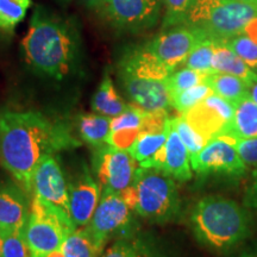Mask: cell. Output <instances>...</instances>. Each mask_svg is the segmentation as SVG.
<instances>
[{
	"instance_id": "6da1fadb",
	"label": "cell",
	"mask_w": 257,
	"mask_h": 257,
	"mask_svg": "<svg viewBox=\"0 0 257 257\" xmlns=\"http://www.w3.org/2000/svg\"><path fill=\"white\" fill-rule=\"evenodd\" d=\"M81 146L69 126L36 111L0 113V166L32 194V175L42 160Z\"/></svg>"
},
{
	"instance_id": "7a4b0ae2",
	"label": "cell",
	"mask_w": 257,
	"mask_h": 257,
	"mask_svg": "<svg viewBox=\"0 0 257 257\" xmlns=\"http://www.w3.org/2000/svg\"><path fill=\"white\" fill-rule=\"evenodd\" d=\"M80 48L79 30L72 19L37 6L22 42L25 61L34 72L62 80L78 63Z\"/></svg>"
},
{
	"instance_id": "3957f363",
	"label": "cell",
	"mask_w": 257,
	"mask_h": 257,
	"mask_svg": "<svg viewBox=\"0 0 257 257\" xmlns=\"http://www.w3.org/2000/svg\"><path fill=\"white\" fill-rule=\"evenodd\" d=\"M197 239L207 248L225 251L238 245L248 236L249 220L236 201L208 195L197 202L191 213Z\"/></svg>"
},
{
	"instance_id": "277c9868",
	"label": "cell",
	"mask_w": 257,
	"mask_h": 257,
	"mask_svg": "<svg viewBox=\"0 0 257 257\" xmlns=\"http://www.w3.org/2000/svg\"><path fill=\"white\" fill-rule=\"evenodd\" d=\"M121 195L134 212L156 223L174 219L180 210L174 179L156 168L138 167L133 184Z\"/></svg>"
},
{
	"instance_id": "5b68a950",
	"label": "cell",
	"mask_w": 257,
	"mask_h": 257,
	"mask_svg": "<svg viewBox=\"0 0 257 257\" xmlns=\"http://www.w3.org/2000/svg\"><path fill=\"white\" fill-rule=\"evenodd\" d=\"M257 18V5L232 0H195L182 25L201 30L213 41L226 42L243 34Z\"/></svg>"
},
{
	"instance_id": "8992f818",
	"label": "cell",
	"mask_w": 257,
	"mask_h": 257,
	"mask_svg": "<svg viewBox=\"0 0 257 257\" xmlns=\"http://www.w3.org/2000/svg\"><path fill=\"white\" fill-rule=\"evenodd\" d=\"M76 230L73 220L42 199L32 197L24 229L29 257H46L60 250L67 234Z\"/></svg>"
},
{
	"instance_id": "52a82bcc",
	"label": "cell",
	"mask_w": 257,
	"mask_h": 257,
	"mask_svg": "<svg viewBox=\"0 0 257 257\" xmlns=\"http://www.w3.org/2000/svg\"><path fill=\"white\" fill-rule=\"evenodd\" d=\"M133 212L120 193L102 188L98 206L85 226L100 251L110 237L134 231Z\"/></svg>"
},
{
	"instance_id": "ba28073f",
	"label": "cell",
	"mask_w": 257,
	"mask_h": 257,
	"mask_svg": "<svg viewBox=\"0 0 257 257\" xmlns=\"http://www.w3.org/2000/svg\"><path fill=\"white\" fill-rule=\"evenodd\" d=\"M165 0H102L99 10L111 25L127 32H141L155 27Z\"/></svg>"
},
{
	"instance_id": "9c48e42d",
	"label": "cell",
	"mask_w": 257,
	"mask_h": 257,
	"mask_svg": "<svg viewBox=\"0 0 257 257\" xmlns=\"http://www.w3.org/2000/svg\"><path fill=\"white\" fill-rule=\"evenodd\" d=\"M93 168L102 188L124 193L133 184L137 169V161L127 150L105 143L95 148L93 154Z\"/></svg>"
},
{
	"instance_id": "30bf717a",
	"label": "cell",
	"mask_w": 257,
	"mask_h": 257,
	"mask_svg": "<svg viewBox=\"0 0 257 257\" xmlns=\"http://www.w3.org/2000/svg\"><path fill=\"white\" fill-rule=\"evenodd\" d=\"M206 38L208 37L201 30L188 25H178L165 29L146 47L161 62L175 70L180 64H184L189 53Z\"/></svg>"
},
{
	"instance_id": "8fae6325",
	"label": "cell",
	"mask_w": 257,
	"mask_h": 257,
	"mask_svg": "<svg viewBox=\"0 0 257 257\" xmlns=\"http://www.w3.org/2000/svg\"><path fill=\"white\" fill-rule=\"evenodd\" d=\"M32 194L72 219L69 186L55 155L48 156L38 163L32 175Z\"/></svg>"
},
{
	"instance_id": "7c38bea8",
	"label": "cell",
	"mask_w": 257,
	"mask_h": 257,
	"mask_svg": "<svg viewBox=\"0 0 257 257\" xmlns=\"http://www.w3.org/2000/svg\"><path fill=\"white\" fill-rule=\"evenodd\" d=\"M191 166L199 175H240L246 168L233 144L221 136L211 138L201 152L191 160Z\"/></svg>"
},
{
	"instance_id": "4fadbf2b",
	"label": "cell",
	"mask_w": 257,
	"mask_h": 257,
	"mask_svg": "<svg viewBox=\"0 0 257 257\" xmlns=\"http://www.w3.org/2000/svg\"><path fill=\"white\" fill-rule=\"evenodd\" d=\"M118 75L133 104L147 112L168 111L170 96L167 88V80H160L118 69Z\"/></svg>"
},
{
	"instance_id": "5bb4252c",
	"label": "cell",
	"mask_w": 257,
	"mask_h": 257,
	"mask_svg": "<svg viewBox=\"0 0 257 257\" xmlns=\"http://www.w3.org/2000/svg\"><path fill=\"white\" fill-rule=\"evenodd\" d=\"M233 110L234 106L230 101L212 93L191 110L182 113V117L208 142L211 138L219 136L225 125L232 118Z\"/></svg>"
},
{
	"instance_id": "9a60e30c",
	"label": "cell",
	"mask_w": 257,
	"mask_h": 257,
	"mask_svg": "<svg viewBox=\"0 0 257 257\" xmlns=\"http://www.w3.org/2000/svg\"><path fill=\"white\" fill-rule=\"evenodd\" d=\"M140 167L160 169L178 181L185 182L192 179L191 157L187 148L176 133L172 118H168L167 120V141L165 147L153 160Z\"/></svg>"
},
{
	"instance_id": "2e32d148",
	"label": "cell",
	"mask_w": 257,
	"mask_h": 257,
	"mask_svg": "<svg viewBox=\"0 0 257 257\" xmlns=\"http://www.w3.org/2000/svg\"><path fill=\"white\" fill-rule=\"evenodd\" d=\"M68 186L70 217L76 229H79L86 226L91 220L100 200V186L85 166Z\"/></svg>"
},
{
	"instance_id": "e0dca14e",
	"label": "cell",
	"mask_w": 257,
	"mask_h": 257,
	"mask_svg": "<svg viewBox=\"0 0 257 257\" xmlns=\"http://www.w3.org/2000/svg\"><path fill=\"white\" fill-rule=\"evenodd\" d=\"M19 185L0 182V229L3 233L25 229L31 202Z\"/></svg>"
},
{
	"instance_id": "ac0fdd59",
	"label": "cell",
	"mask_w": 257,
	"mask_h": 257,
	"mask_svg": "<svg viewBox=\"0 0 257 257\" xmlns=\"http://www.w3.org/2000/svg\"><path fill=\"white\" fill-rule=\"evenodd\" d=\"M101 257H169L155 239L138 231L118 236Z\"/></svg>"
},
{
	"instance_id": "d6986e66",
	"label": "cell",
	"mask_w": 257,
	"mask_h": 257,
	"mask_svg": "<svg viewBox=\"0 0 257 257\" xmlns=\"http://www.w3.org/2000/svg\"><path fill=\"white\" fill-rule=\"evenodd\" d=\"M234 106L231 120L225 125L219 136L233 138H257V104L249 96ZM218 137V136H217Z\"/></svg>"
},
{
	"instance_id": "ffe728a7",
	"label": "cell",
	"mask_w": 257,
	"mask_h": 257,
	"mask_svg": "<svg viewBox=\"0 0 257 257\" xmlns=\"http://www.w3.org/2000/svg\"><path fill=\"white\" fill-rule=\"evenodd\" d=\"M216 42V46H214L213 60H212V70L213 72L226 73L238 76L244 81L248 82V85L257 78V73L253 72L233 50L230 49L226 42Z\"/></svg>"
},
{
	"instance_id": "44dd1931",
	"label": "cell",
	"mask_w": 257,
	"mask_h": 257,
	"mask_svg": "<svg viewBox=\"0 0 257 257\" xmlns=\"http://www.w3.org/2000/svg\"><path fill=\"white\" fill-rule=\"evenodd\" d=\"M204 82L210 86L214 94L221 96L232 105L248 96V82L231 74L212 72L207 74Z\"/></svg>"
},
{
	"instance_id": "7402d4cb",
	"label": "cell",
	"mask_w": 257,
	"mask_h": 257,
	"mask_svg": "<svg viewBox=\"0 0 257 257\" xmlns=\"http://www.w3.org/2000/svg\"><path fill=\"white\" fill-rule=\"evenodd\" d=\"M126 107L127 104H125V101L120 98L115 91L112 79L106 74L94 95H93V111L99 114L106 115V117L114 118L123 113L126 110Z\"/></svg>"
},
{
	"instance_id": "603a6c76",
	"label": "cell",
	"mask_w": 257,
	"mask_h": 257,
	"mask_svg": "<svg viewBox=\"0 0 257 257\" xmlns=\"http://www.w3.org/2000/svg\"><path fill=\"white\" fill-rule=\"evenodd\" d=\"M112 118L99 113L80 114L76 121L80 136L89 146L98 148L106 143L111 131Z\"/></svg>"
},
{
	"instance_id": "cb8c5ba5",
	"label": "cell",
	"mask_w": 257,
	"mask_h": 257,
	"mask_svg": "<svg viewBox=\"0 0 257 257\" xmlns=\"http://www.w3.org/2000/svg\"><path fill=\"white\" fill-rule=\"evenodd\" d=\"M166 141L167 125L166 130L161 133H141L133 147L128 149V153L137 161L138 165L143 166L160 153V150L165 147Z\"/></svg>"
},
{
	"instance_id": "d4e9b609",
	"label": "cell",
	"mask_w": 257,
	"mask_h": 257,
	"mask_svg": "<svg viewBox=\"0 0 257 257\" xmlns=\"http://www.w3.org/2000/svg\"><path fill=\"white\" fill-rule=\"evenodd\" d=\"M61 250L64 257H98L101 253L85 226L67 234Z\"/></svg>"
},
{
	"instance_id": "484cf974",
	"label": "cell",
	"mask_w": 257,
	"mask_h": 257,
	"mask_svg": "<svg viewBox=\"0 0 257 257\" xmlns=\"http://www.w3.org/2000/svg\"><path fill=\"white\" fill-rule=\"evenodd\" d=\"M32 0H0V31L14 32L27 16Z\"/></svg>"
},
{
	"instance_id": "4316f807",
	"label": "cell",
	"mask_w": 257,
	"mask_h": 257,
	"mask_svg": "<svg viewBox=\"0 0 257 257\" xmlns=\"http://www.w3.org/2000/svg\"><path fill=\"white\" fill-rule=\"evenodd\" d=\"M207 73L198 72V70H193L191 68H187V67L180 70H174L167 78L166 81L169 96L172 98V96L179 94V93L184 92L186 89L194 87L199 83L204 82Z\"/></svg>"
},
{
	"instance_id": "83f0119b",
	"label": "cell",
	"mask_w": 257,
	"mask_h": 257,
	"mask_svg": "<svg viewBox=\"0 0 257 257\" xmlns=\"http://www.w3.org/2000/svg\"><path fill=\"white\" fill-rule=\"evenodd\" d=\"M214 46H216V42L211 38L201 41L189 53L187 59L185 60L184 66L201 73H212L213 72L212 70V60H213Z\"/></svg>"
},
{
	"instance_id": "f1b7e54d",
	"label": "cell",
	"mask_w": 257,
	"mask_h": 257,
	"mask_svg": "<svg viewBox=\"0 0 257 257\" xmlns=\"http://www.w3.org/2000/svg\"><path fill=\"white\" fill-rule=\"evenodd\" d=\"M212 93L213 92H212L210 86L207 83L201 82L194 86V87H191L179 93V94L172 96L170 98V106L180 112V114H182L191 110L192 107H194L195 105H198L199 102H201Z\"/></svg>"
},
{
	"instance_id": "f546056e",
	"label": "cell",
	"mask_w": 257,
	"mask_h": 257,
	"mask_svg": "<svg viewBox=\"0 0 257 257\" xmlns=\"http://www.w3.org/2000/svg\"><path fill=\"white\" fill-rule=\"evenodd\" d=\"M172 121L176 133L179 134L180 138L187 148L191 160L194 159L201 152L202 148L206 146L207 141L197 130L192 127V125L182 117V114H180L179 117L172 118Z\"/></svg>"
},
{
	"instance_id": "4dcf8cb0",
	"label": "cell",
	"mask_w": 257,
	"mask_h": 257,
	"mask_svg": "<svg viewBox=\"0 0 257 257\" xmlns=\"http://www.w3.org/2000/svg\"><path fill=\"white\" fill-rule=\"evenodd\" d=\"M226 44L253 72L257 73V42L255 40L248 35L240 34L226 41Z\"/></svg>"
},
{
	"instance_id": "1f68e13d",
	"label": "cell",
	"mask_w": 257,
	"mask_h": 257,
	"mask_svg": "<svg viewBox=\"0 0 257 257\" xmlns=\"http://www.w3.org/2000/svg\"><path fill=\"white\" fill-rule=\"evenodd\" d=\"M194 2L195 0H165L163 2V9H165L162 23L163 30L184 24L186 16Z\"/></svg>"
},
{
	"instance_id": "d6a6232c",
	"label": "cell",
	"mask_w": 257,
	"mask_h": 257,
	"mask_svg": "<svg viewBox=\"0 0 257 257\" xmlns=\"http://www.w3.org/2000/svg\"><path fill=\"white\" fill-rule=\"evenodd\" d=\"M24 230L3 233L0 239V257H29Z\"/></svg>"
},
{
	"instance_id": "836d02e7",
	"label": "cell",
	"mask_w": 257,
	"mask_h": 257,
	"mask_svg": "<svg viewBox=\"0 0 257 257\" xmlns=\"http://www.w3.org/2000/svg\"><path fill=\"white\" fill-rule=\"evenodd\" d=\"M225 137L229 140L233 147L236 148L237 153L246 167H253L257 168V138H233L227 136Z\"/></svg>"
},
{
	"instance_id": "e575fe53",
	"label": "cell",
	"mask_w": 257,
	"mask_h": 257,
	"mask_svg": "<svg viewBox=\"0 0 257 257\" xmlns=\"http://www.w3.org/2000/svg\"><path fill=\"white\" fill-rule=\"evenodd\" d=\"M141 130L138 128H119V130H111L108 134L106 143L117 148V149L127 150L133 147Z\"/></svg>"
},
{
	"instance_id": "d590c367",
	"label": "cell",
	"mask_w": 257,
	"mask_h": 257,
	"mask_svg": "<svg viewBox=\"0 0 257 257\" xmlns=\"http://www.w3.org/2000/svg\"><path fill=\"white\" fill-rule=\"evenodd\" d=\"M246 201H248L250 206L257 208V168L253 172L251 185H250L248 193H246Z\"/></svg>"
},
{
	"instance_id": "8d00e7d4",
	"label": "cell",
	"mask_w": 257,
	"mask_h": 257,
	"mask_svg": "<svg viewBox=\"0 0 257 257\" xmlns=\"http://www.w3.org/2000/svg\"><path fill=\"white\" fill-rule=\"evenodd\" d=\"M243 34L248 35L249 37H251L252 40H255L257 42V18L250 22V23L248 24V27H246L245 30H244Z\"/></svg>"
},
{
	"instance_id": "74e56055",
	"label": "cell",
	"mask_w": 257,
	"mask_h": 257,
	"mask_svg": "<svg viewBox=\"0 0 257 257\" xmlns=\"http://www.w3.org/2000/svg\"><path fill=\"white\" fill-rule=\"evenodd\" d=\"M248 96L257 104V78L248 85Z\"/></svg>"
},
{
	"instance_id": "f35d334b",
	"label": "cell",
	"mask_w": 257,
	"mask_h": 257,
	"mask_svg": "<svg viewBox=\"0 0 257 257\" xmlns=\"http://www.w3.org/2000/svg\"><path fill=\"white\" fill-rule=\"evenodd\" d=\"M62 3H69V2H73V0H61ZM79 2L83 3V4H86L89 8H93V9H96L99 5L101 4L102 0H79Z\"/></svg>"
},
{
	"instance_id": "ab89813d",
	"label": "cell",
	"mask_w": 257,
	"mask_h": 257,
	"mask_svg": "<svg viewBox=\"0 0 257 257\" xmlns=\"http://www.w3.org/2000/svg\"><path fill=\"white\" fill-rule=\"evenodd\" d=\"M46 257H64V255H63L62 250L60 249V250H55V251L48 253V255H47Z\"/></svg>"
},
{
	"instance_id": "60d3db41",
	"label": "cell",
	"mask_w": 257,
	"mask_h": 257,
	"mask_svg": "<svg viewBox=\"0 0 257 257\" xmlns=\"http://www.w3.org/2000/svg\"><path fill=\"white\" fill-rule=\"evenodd\" d=\"M232 2L244 3V4H255L257 5V0H232Z\"/></svg>"
},
{
	"instance_id": "b9f144b4",
	"label": "cell",
	"mask_w": 257,
	"mask_h": 257,
	"mask_svg": "<svg viewBox=\"0 0 257 257\" xmlns=\"http://www.w3.org/2000/svg\"><path fill=\"white\" fill-rule=\"evenodd\" d=\"M239 257H257V253H255V252H244Z\"/></svg>"
},
{
	"instance_id": "7bdbcfd3",
	"label": "cell",
	"mask_w": 257,
	"mask_h": 257,
	"mask_svg": "<svg viewBox=\"0 0 257 257\" xmlns=\"http://www.w3.org/2000/svg\"><path fill=\"white\" fill-rule=\"evenodd\" d=\"M2 236H3V231L0 229V239H2Z\"/></svg>"
}]
</instances>
